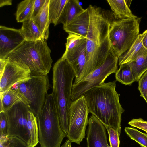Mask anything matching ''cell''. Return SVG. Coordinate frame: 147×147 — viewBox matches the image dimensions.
<instances>
[{
	"mask_svg": "<svg viewBox=\"0 0 147 147\" xmlns=\"http://www.w3.org/2000/svg\"><path fill=\"white\" fill-rule=\"evenodd\" d=\"M116 81L104 83L93 88L83 95L89 113L96 117L105 127H112L120 135L121 115L124 111L116 91Z\"/></svg>",
	"mask_w": 147,
	"mask_h": 147,
	"instance_id": "1",
	"label": "cell"
},
{
	"mask_svg": "<svg viewBox=\"0 0 147 147\" xmlns=\"http://www.w3.org/2000/svg\"><path fill=\"white\" fill-rule=\"evenodd\" d=\"M76 75L67 60L61 58L53 68V90L51 93L55 104L60 125L66 135L69 123V109L73 81Z\"/></svg>",
	"mask_w": 147,
	"mask_h": 147,
	"instance_id": "2",
	"label": "cell"
},
{
	"mask_svg": "<svg viewBox=\"0 0 147 147\" xmlns=\"http://www.w3.org/2000/svg\"><path fill=\"white\" fill-rule=\"evenodd\" d=\"M46 40H25L6 59L30 70L31 75H47L53 60Z\"/></svg>",
	"mask_w": 147,
	"mask_h": 147,
	"instance_id": "3",
	"label": "cell"
},
{
	"mask_svg": "<svg viewBox=\"0 0 147 147\" xmlns=\"http://www.w3.org/2000/svg\"><path fill=\"white\" fill-rule=\"evenodd\" d=\"M36 117L41 147H60L66 136L61 127L52 94L47 95L42 110Z\"/></svg>",
	"mask_w": 147,
	"mask_h": 147,
	"instance_id": "4",
	"label": "cell"
},
{
	"mask_svg": "<svg viewBox=\"0 0 147 147\" xmlns=\"http://www.w3.org/2000/svg\"><path fill=\"white\" fill-rule=\"evenodd\" d=\"M17 84L24 103L36 117L45 103L50 84L47 75H31L30 78Z\"/></svg>",
	"mask_w": 147,
	"mask_h": 147,
	"instance_id": "5",
	"label": "cell"
},
{
	"mask_svg": "<svg viewBox=\"0 0 147 147\" xmlns=\"http://www.w3.org/2000/svg\"><path fill=\"white\" fill-rule=\"evenodd\" d=\"M140 20L137 17L112 23L108 37L111 48L119 57L129 49L139 35Z\"/></svg>",
	"mask_w": 147,
	"mask_h": 147,
	"instance_id": "6",
	"label": "cell"
},
{
	"mask_svg": "<svg viewBox=\"0 0 147 147\" xmlns=\"http://www.w3.org/2000/svg\"><path fill=\"white\" fill-rule=\"evenodd\" d=\"M118 59L111 47L105 60L100 66L78 83L73 84L71 100H76L88 90L104 83L108 76L115 73L118 70Z\"/></svg>",
	"mask_w": 147,
	"mask_h": 147,
	"instance_id": "7",
	"label": "cell"
},
{
	"mask_svg": "<svg viewBox=\"0 0 147 147\" xmlns=\"http://www.w3.org/2000/svg\"><path fill=\"white\" fill-rule=\"evenodd\" d=\"M89 113L83 95L71 102L69 109V128L66 136L71 142L80 144L85 138Z\"/></svg>",
	"mask_w": 147,
	"mask_h": 147,
	"instance_id": "8",
	"label": "cell"
},
{
	"mask_svg": "<svg viewBox=\"0 0 147 147\" xmlns=\"http://www.w3.org/2000/svg\"><path fill=\"white\" fill-rule=\"evenodd\" d=\"M87 8L89 24L86 38L99 46L108 36L112 23L117 20L110 11L91 5Z\"/></svg>",
	"mask_w": 147,
	"mask_h": 147,
	"instance_id": "9",
	"label": "cell"
},
{
	"mask_svg": "<svg viewBox=\"0 0 147 147\" xmlns=\"http://www.w3.org/2000/svg\"><path fill=\"white\" fill-rule=\"evenodd\" d=\"M29 111L26 106L22 102H20L4 111L8 121V135L20 138L28 145L30 139L27 125Z\"/></svg>",
	"mask_w": 147,
	"mask_h": 147,
	"instance_id": "10",
	"label": "cell"
},
{
	"mask_svg": "<svg viewBox=\"0 0 147 147\" xmlns=\"http://www.w3.org/2000/svg\"><path fill=\"white\" fill-rule=\"evenodd\" d=\"M111 47L108 36L99 46L92 41L87 43L85 66L86 76L102 65Z\"/></svg>",
	"mask_w": 147,
	"mask_h": 147,
	"instance_id": "11",
	"label": "cell"
},
{
	"mask_svg": "<svg viewBox=\"0 0 147 147\" xmlns=\"http://www.w3.org/2000/svg\"><path fill=\"white\" fill-rule=\"evenodd\" d=\"M31 76L30 70L9 61L0 77V93L7 90L16 84L28 79Z\"/></svg>",
	"mask_w": 147,
	"mask_h": 147,
	"instance_id": "12",
	"label": "cell"
},
{
	"mask_svg": "<svg viewBox=\"0 0 147 147\" xmlns=\"http://www.w3.org/2000/svg\"><path fill=\"white\" fill-rule=\"evenodd\" d=\"M86 42L85 38L76 46L64 53L61 57L67 60L75 73L76 76L73 84L83 79L86 63Z\"/></svg>",
	"mask_w": 147,
	"mask_h": 147,
	"instance_id": "13",
	"label": "cell"
},
{
	"mask_svg": "<svg viewBox=\"0 0 147 147\" xmlns=\"http://www.w3.org/2000/svg\"><path fill=\"white\" fill-rule=\"evenodd\" d=\"M25 40L20 29L0 26V59L8 55Z\"/></svg>",
	"mask_w": 147,
	"mask_h": 147,
	"instance_id": "14",
	"label": "cell"
},
{
	"mask_svg": "<svg viewBox=\"0 0 147 147\" xmlns=\"http://www.w3.org/2000/svg\"><path fill=\"white\" fill-rule=\"evenodd\" d=\"M106 130L100 121L92 115L87 131V147H108Z\"/></svg>",
	"mask_w": 147,
	"mask_h": 147,
	"instance_id": "15",
	"label": "cell"
},
{
	"mask_svg": "<svg viewBox=\"0 0 147 147\" xmlns=\"http://www.w3.org/2000/svg\"><path fill=\"white\" fill-rule=\"evenodd\" d=\"M89 24L88 9L76 17L67 26H63L64 30L69 33H74L86 37Z\"/></svg>",
	"mask_w": 147,
	"mask_h": 147,
	"instance_id": "16",
	"label": "cell"
},
{
	"mask_svg": "<svg viewBox=\"0 0 147 147\" xmlns=\"http://www.w3.org/2000/svg\"><path fill=\"white\" fill-rule=\"evenodd\" d=\"M147 32L146 30L142 33L139 34L129 49L119 57V65L134 61L139 55L147 50L142 44L143 39Z\"/></svg>",
	"mask_w": 147,
	"mask_h": 147,
	"instance_id": "17",
	"label": "cell"
},
{
	"mask_svg": "<svg viewBox=\"0 0 147 147\" xmlns=\"http://www.w3.org/2000/svg\"><path fill=\"white\" fill-rule=\"evenodd\" d=\"M49 0H46L38 14L32 18L39 29L43 38L47 40L49 35V27L51 23L49 18L48 9Z\"/></svg>",
	"mask_w": 147,
	"mask_h": 147,
	"instance_id": "18",
	"label": "cell"
},
{
	"mask_svg": "<svg viewBox=\"0 0 147 147\" xmlns=\"http://www.w3.org/2000/svg\"><path fill=\"white\" fill-rule=\"evenodd\" d=\"M107 1L117 20L138 17L132 13L126 0H107Z\"/></svg>",
	"mask_w": 147,
	"mask_h": 147,
	"instance_id": "19",
	"label": "cell"
},
{
	"mask_svg": "<svg viewBox=\"0 0 147 147\" xmlns=\"http://www.w3.org/2000/svg\"><path fill=\"white\" fill-rule=\"evenodd\" d=\"M0 112L8 110L13 106L23 102L22 98L17 88L12 87L7 90L0 93Z\"/></svg>",
	"mask_w": 147,
	"mask_h": 147,
	"instance_id": "20",
	"label": "cell"
},
{
	"mask_svg": "<svg viewBox=\"0 0 147 147\" xmlns=\"http://www.w3.org/2000/svg\"><path fill=\"white\" fill-rule=\"evenodd\" d=\"M78 0H68L64 8L60 22L65 26L76 17L84 11Z\"/></svg>",
	"mask_w": 147,
	"mask_h": 147,
	"instance_id": "21",
	"label": "cell"
},
{
	"mask_svg": "<svg viewBox=\"0 0 147 147\" xmlns=\"http://www.w3.org/2000/svg\"><path fill=\"white\" fill-rule=\"evenodd\" d=\"M20 30L26 41H34L44 39L32 18L23 22Z\"/></svg>",
	"mask_w": 147,
	"mask_h": 147,
	"instance_id": "22",
	"label": "cell"
},
{
	"mask_svg": "<svg viewBox=\"0 0 147 147\" xmlns=\"http://www.w3.org/2000/svg\"><path fill=\"white\" fill-rule=\"evenodd\" d=\"M68 0H49L48 13L51 23L56 26L61 23V16Z\"/></svg>",
	"mask_w": 147,
	"mask_h": 147,
	"instance_id": "23",
	"label": "cell"
},
{
	"mask_svg": "<svg viewBox=\"0 0 147 147\" xmlns=\"http://www.w3.org/2000/svg\"><path fill=\"white\" fill-rule=\"evenodd\" d=\"M130 66L135 82H138L147 71V50L139 55L134 61L128 63Z\"/></svg>",
	"mask_w": 147,
	"mask_h": 147,
	"instance_id": "24",
	"label": "cell"
},
{
	"mask_svg": "<svg viewBox=\"0 0 147 147\" xmlns=\"http://www.w3.org/2000/svg\"><path fill=\"white\" fill-rule=\"evenodd\" d=\"M34 0H25L18 5L16 13L18 22H23L32 18Z\"/></svg>",
	"mask_w": 147,
	"mask_h": 147,
	"instance_id": "25",
	"label": "cell"
},
{
	"mask_svg": "<svg viewBox=\"0 0 147 147\" xmlns=\"http://www.w3.org/2000/svg\"><path fill=\"white\" fill-rule=\"evenodd\" d=\"M119 65L115 73L116 81L126 85H131L135 81L130 66L128 63Z\"/></svg>",
	"mask_w": 147,
	"mask_h": 147,
	"instance_id": "26",
	"label": "cell"
},
{
	"mask_svg": "<svg viewBox=\"0 0 147 147\" xmlns=\"http://www.w3.org/2000/svg\"><path fill=\"white\" fill-rule=\"evenodd\" d=\"M30 135L28 147H35L38 142V128L36 117L32 112L28 113L27 123Z\"/></svg>",
	"mask_w": 147,
	"mask_h": 147,
	"instance_id": "27",
	"label": "cell"
},
{
	"mask_svg": "<svg viewBox=\"0 0 147 147\" xmlns=\"http://www.w3.org/2000/svg\"><path fill=\"white\" fill-rule=\"evenodd\" d=\"M125 131L130 138L138 143L142 147H147V134L137 129L126 127Z\"/></svg>",
	"mask_w": 147,
	"mask_h": 147,
	"instance_id": "28",
	"label": "cell"
},
{
	"mask_svg": "<svg viewBox=\"0 0 147 147\" xmlns=\"http://www.w3.org/2000/svg\"><path fill=\"white\" fill-rule=\"evenodd\" d=\"M0 147H28L27 144L20 138L7 135L0 137Z\"/></svg>",
	"mask_w": 147,
	"mask_h": 147,
	"instance_id": "29",
	"label": "cell"
},
{
	"mask_svg": "<svg viewBox=\"0 0 147 147\" xmlns=\"http://www.w3.org/2000/svg\"><path fill=\"white\" fill-rule=\"evenodd\" d=\"M67 38L66 49L64 53H66L78 45L85 38L77 34L69 33Z\"/></svg>",
	"mask_w": 147,
	"mask_h": 147,
	"instance_id": "30",
	"label": "cell"
},
{
	"mask_svg": "<svg viewBox=\"0 0 147 147\" xmlns=\"http://www.w3.org/2000/svg\"><path fill=\"white\" fill-rule=\"evenodd\" d=\"M105 128L108 133L110 146L111 147H119L120 135L117 131L112 127Z\"/></svg>",
	"mask_w": 147,
	"mask_h": 147,
	"instance_id": "31",
	"label": "cell"
},
{
	"mask_svg": "<svg viewBox=\"0 0 147 147\" xmlns=\"http://www.w3.org/2000/svg\"><path fill=\"white\" fill-rule=\"evenodd\" d=\"M138 81V89L140 96L144 99L147 103V71L142 75Z\"/></svg>",
	"mask_w": 147,
	"mask_h": 147,
	"instance_id": "32",
	"label": "cell"
},
{
	"mask_svg": "<svg viewBox=\"0 0 147 147\" xmlns=\"http://www.w3.org/2000/svg\"><path fill=\"white\" fill-rule=\"evenodd\" d=\"M8 123L7 115L4 111L0 112V137L8 135Z\"/></svg>",
	"mask_w": 147,
	"mask_h": 147,
	"instance_id": "33",
	"label": "cell"
},
{
	"mask_svg": "<svg viewBox=\"0 0 147 147\" xmlns=\"http://www.w3.org/2000/svg\"><path fill=\"white\" fill-rule=\"evenodd\" d=\"M128 124L133 126L147 131V121L144 120L142 118L133 119L129 121Z\"/></svg>",
	"mask_w": 147,
	"mask_h": 147,
	"instance_id": "34",
	"label": "cell"
},
{
	"mask_svg": "<svg viewBox=\"0 0 147 147\" xmlns=\"http://www.w3.org/2000/svg\"><path fill=\"white\" fill-rule=\"evenodd\" d=\"M46 0H34L32 18L36 16L43 7Z\"/></svg>",
	"mask_w": 147,
	"mask_h": 147,
	"instance_id": "35",
	"label": "cell"
},
{
	"mask_svg": "<svg viewBox=\"0 0 147 147\" xmlns=\"http://www.w3.org/2000/svg\"><path fill=\"white\" fill-rule=\"evenodd\" d=\"M9 61L7 59H0V77H1L3 73L6 65Z\"/></svg>",
	"mask_w": 147,
	"mask_h": 147,
	"instance_id": "36",
	"label": "cell"
},
{
	"mask_svg": "<svg viewBox=\"0 0 147 147\" xmlns=\"http://www.w3.org/2000/svg\"><path fill=\"white\" fill-rule=\"evenodd\" d=\"M12 1L11 0H0V7L5 5H11L12 4Z\"/></svg>",
	"mask_w": 147,
	"mask_h": 147,
	"instance_id": "37",
	"label": "cell"
},
{
	"mask_svg": "<svg viewBox=\"0 0 147 147\" xmlns=\"http://www.w3.org/2000/svg\"><path fill=\"white\" fill-rule=\"evenodd\" d=\"M142 44L144 47L147 49V32L144 38Z\"/></svg>",
	"mask_w": 147,
	"mask_h": 147,
	"instance_id": "38",
	"label": "cell"
},
{
	"mask_svg": "<svg viewBox=\"0 0 147 147\" xmlns=\"http://www.w3.org/2000/svg\"><path fill=\"white\" fill-rule=\"evenodd\" d=\"M71 142L69 140H67L60 147H69L71 145Z\"/></svg>",
	"mask_w": 147,
	"mask_h": 147,
	"instance_id": "39",
	"label": "cell"
},
{
	"mask_svg": "<svg viewBox=\"0 0 147 147\" xmlns=\"http://www.w3.org/2000/svg\"><path fill=\"white\" fill-rule=\"evenodd\" d=\"M69 147H71V145Z\"/></svg>",
	"mask_w": 147,
	"mask_h": 147,
	"instance_id": "40",
	"label": "cell"
},
{
	"mask_svg": "<svg viewBox=\"0 0 147 147\" xmlns=\"http://www.w3.org/2000/svg\"><path fill=\"white\" fill-rule=\"evenodd\" d=\"M146 133H147V131H146Z\"/></svg>",
	"mask_w": 147,
	"mask_h": 147,
	"instance_id": "41",
	"label": "cell"
}]
</instances>
